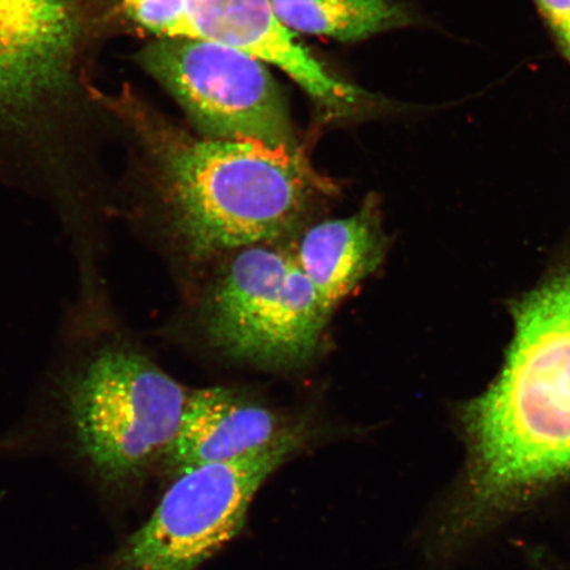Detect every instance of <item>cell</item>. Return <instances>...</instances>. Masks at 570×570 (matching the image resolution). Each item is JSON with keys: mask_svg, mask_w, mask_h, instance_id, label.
Segmentation results:
<instances>
[{"mask_svg": "<svg viewBox=\"0 0 570 570\" xmlns=\"http://www.w3.org/2000/svg\"><path fill=\"white\" fill-rule=\"evenodd\" d=\"M114 106L137 138L142 166L139 196L120 208L194 265L296 237L336 191L304 151L205 138L132 96Z\"/></svg>", "mask_w": 570, "mask_h": 570, "instance_id": "cell-1", "label": "cell"}, {"mask_svg": "<svg viewBox=\"0 0 570 570\" xmlns=\"http://www.w3.org/2000/svg\"><path fill=\"white\" fill-rule=\"evenodd\" d=\"M463 424L465 482L440 539L451 544L570 473V273L517 305L508 361Z\"/></svg>", "mask_w": 570, "mask_h": 570, "instance_id": "cell-2", "label": "cell"}, {"mask_svg": "<svg viewBox=\"0 0 570 570\" xmlns=\"http://www.w3.org/2000/svg\"><path fill=\"white\" fill-rule=\"evenodd\" d=\"M46 370L78 449L104 483L131 487L166 458L190 390L119 320L102 276L81 279Z\"/></svg>", "mask_w": 570, "mask_h": 570, "instance_id": "cell-3", "label": "cell"}, {"mask_svg": "<svg viewBox=\"0 0 570 570\" xmlns=\"http://www.w3.org/2000/svg\"><path fill=\"white\" fill-rule=\"evenodd\" d=\"M283 242L237 249L214 262L197 305L213 351L234 362L289 372L320 352L331 316Z\"/></svg>", "mask_w": 570, "mask_h": 570, "instance_id": "cell-4", "label": "cell"}, {"mask_svg": "<svg viewBox=\"0 0 570 570\" xmlns=\"http://www.w3.org/2000/svg\"><path fill=\"white\" fill-rule=\"evenodd\" d=\"M313 428L253 453L175 475L151 518L119 548L111 570H197L244 530L271 474L312 441Z\"/></svg>", "mask_w": 570, "mask_h": 570, "instance_id": "cell-5", "label": "cell"}, {"mask_svg": "<svg viewBox=\"0 0 570 570\" xmlns=\"http://www.w3.org/2000/svg\"><path fill=\"white\" fill-rule=\"evenodd\" d=\"M139 62L198 135L303 151L283 92L258 57L218 42L155 39Z\"/></svg>", "mask_w": 570, "mask_h": 570, "instance_id": "cell-6", "label": "cell"}, {"mask_svg": "<svg viewBox=\"0 0 570 570\" xmlns=\"http://www.w3.org/2000/svg\"><path fill=\"white\" fill-rule=\"evenodd\" d=\"M135 30L155 39H191L240 49L289 76L327 112L348 118L366 92L341 80L275 17L271 0H111Z\"/></svg>", "mask_w": 570, "mask_h": 570, "instance_id": "cell-7", "label": "cell"}, {"mask_svg": "<svg viewBox=\"0 0 570 570\" xmlns=\"http://www.w3.org/2000/svg\"><path fill=\"white\" fill-rule=\"evenodd\" d=\"M80 40L69 0H0V130H31L68 98Z\"/></svg>", "mask_w": 570, "mask_h": 570, "instance_id": "cell-8", "label": "cell"}, {"mask_svg": "<svg viewBox=\"0 0 570 570\" xmlns=\"http://www.w3.org/2000/svg\"><path fill=\"white\" fill-rule=\"evenodd\" d=\"M311 428L308 419L277 409L252 392L225 386L190 390L180 430L163 465L177 475L261 451Z\"/></svg>", "mask_w": 570, "mask_h": 570, "instance_id": "cell-9", "label": "cell"}, {"mask_svg": "<svg viewBox=\"0 0 570 570\" xmlns=\"http://www.w3.org/2000/svg\"><path fill=\"white\" fill-rule=\"evenodd\" d=\"M387 247L380 203L373 197L351 216L305 226L289 246L331 317L360 284L376 273Z\"/></svg>", "mask_w": 570, "mask_h": 570, "instance_id": "cell-10", "label": "cell"}, {"mask_svg": "<svg viewBox=\"0 0 570 570\" xmlns=\"http://www.w3.org/2000/svg\"><path fill=\"white\" fill-rule=\"evenodd\" d=\"M277 20L291 32L360 41L415 23L396 0H271Z\"/></svg>", "mask_w": 570, "mask_h": 570, "instance_id": "cell-11", "label": "cell"}, {"mask_svg": "<svg viewBox=\"0 0 570 570\" xmlns=\"http://www.w3.org/2000/svg\"><path fill=\"white\" fill-rule=\"evenodd\" d=\"M556 46L570 66V0H533Z\"/></svg>", "mask_w": 570, "mask_h": 570, "instance_id": "cell-12", "label": "cell"}]
</instances>
